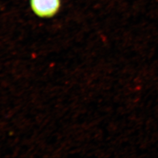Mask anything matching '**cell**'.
Returning <instances> with one entry per match:
<instances>
[{
	"mask_svg": "<svg viewBox=\"0 0 158 158\" xmlns=\"http://www.w3.org/2000/svg\"><path fill=\"white\" fill-rule=\"evenodd\" d=\"M61 0H30L34 13L41 18L53 17L59 11Z\"/></svg>",
	"mask_w": 158,
	"mask_h": 158,
	"instance_id": "1",
	"label": "cell"
}]
</instances>
